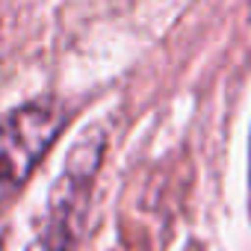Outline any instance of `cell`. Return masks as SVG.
I'll return each mask as SVG.
<instances>
[{"label": "cell", "instance_id": "cell-1", "mask_svg": "<svg viewBox=\"0 0 251 251\" xmlns=\"http://www.w3.org/2000/svg\"><path fill=\"white\" fill-rule=\"evenodd\" d=\"M103 148H106V136L100 127L89 130L74 142V148L65 157L62 177L50 192L42 230L27 251H77L89 213L95 175L103 163Z\"/></svg>", "mask_w": 251, "mask_h": 251}, {"label": "cell", "instance_id": "cell-2", "mask_svg": "<svg viewBox=\"0 0 251 251\" xmlns=\"http://www.w3.org/2000/svg\"><path fill=\"white\" fill-rule=\"evenodd\" d=\"M65 106L33 100L0 121V201L15 195L65 127Z\"/></svg>", "mask_w": 251, "mask_h": 251}]
</instances>
